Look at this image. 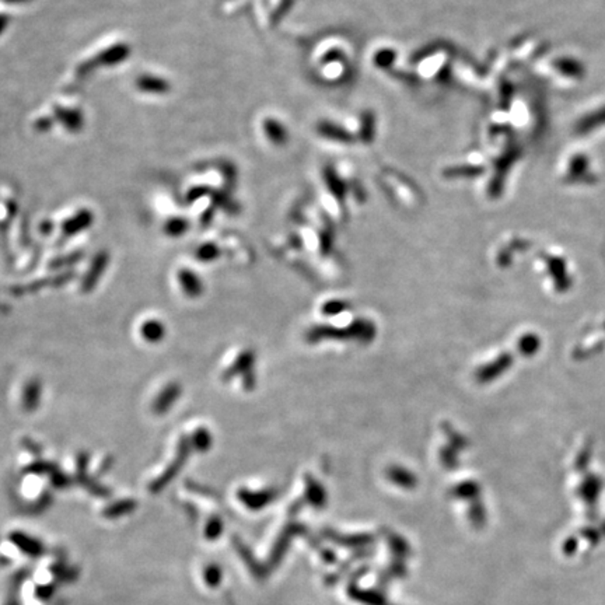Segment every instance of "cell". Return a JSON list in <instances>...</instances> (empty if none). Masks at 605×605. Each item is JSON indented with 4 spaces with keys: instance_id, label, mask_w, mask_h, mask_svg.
Returning <instances> with one entry per match:
<instances>
[{
    "instance_id": "2",
    "label": "cell",
    "mask_w": 605,
    "mask_h": 605,
    "mask_svg": "<svg viewBox=\"0 0 605 605\" xmlns=\"http://www.w3.org/2000/svg\"><path fill=\"white\" fill-rule=\"evenodd\" d=\"M358 600H360L362 603L367 605H383L384 604V599L375 594V593H360L358 596Z\"/></svg>"
},
{
    "instance_id": "1",
    "label": "cell",
    "mask_w": 605,
    "mask_h": 605,
    "mask_svg": "<svg viewBox=\"0 0 605 605\" xmlns=\"http://www.w3.org/2000/svg\"><path fill=\"white\" fill-rule=\"evenodd\" d=\"M139 87L145 91H153V93H162L167 89V83L163 82L162 79H156V77H142V80L139 82Z\"/></svg>"
}]
</instances>
